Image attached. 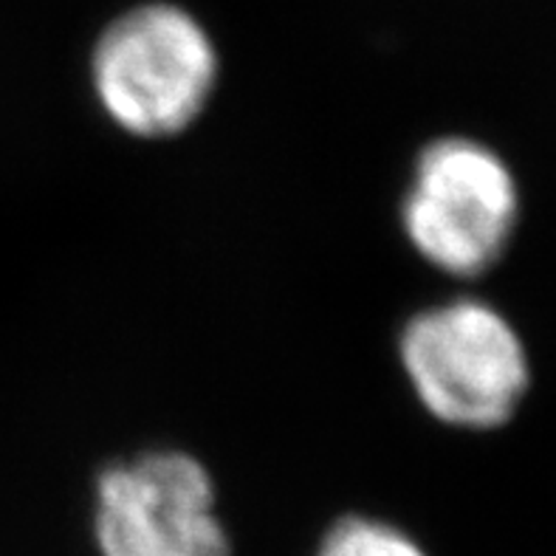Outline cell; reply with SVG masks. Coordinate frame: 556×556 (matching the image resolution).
Segmentation results:
<instances>
[{"label": "cell", "mask_w": 556, "mask_h": 556, "mask_svg": "<svg viewBox=\"0 0 556 556\" xmlns=\"http://www.w3.org/2000/svg\"><path fill=\"white\" fill-rule=\"evenodd\" d=\"M399 359L421 407L455 430H501L531 388L520 331L475 296L413 314L399 337Z\"/></svg>", "instance_id": "obj_1"}, {"label": "cell", "mask_w": 556, "mask_h": 556, "mask_svg": "<svg viewBox=\"0 0 556 556\" xmlns=\"http://www.w3.org/2000/svg\"><path fill=\"white\" fill-rule=\"evenodd\" d=\"M218 51L206 28L173 3H144L99 35L91 83L99 108L136 139L190 130L218 85Z\"/></svg>", "instance_id": "obj_2"}, {"label": "cell", "mask_w": 556, "mask_h": 556, "mask_svg": "<svg viewBox=\"0 0 556 556\" xmlns=\"http://www.w3.org/2000/svg\"><path fill=\"white\" fill-rule=\"evenodd\" d=\"M520 212V184L497 150L469 136H441L413 164L402 229L424 263L475 280L503 261Z\"/></svg>", "instance_id": "obj_3"}, {"label": "cell", "mask_w": 556, "mask_h": 556, "mask_svg": "<svg viewBox=\"0 0 556 556\" xmlns=\"http://www.w3.org/2000/svg\"><path fill=\"white\" fill-rule=\"evenodd\" d=\"M215 483L181 450L141 452L105 466L93 492L102 556H232Z\"/></svg>", "instance_id": "obj_4"}, {"label": "cell", "mask_w": 556, "mask_h": 556, "mask_svg": "<svg viewBox=\"0 0 556 556\" xmlns=\"http://www.w3.org/2000/svg\"><path fill=\"white\" fill-rule=\"evenodd\" d=\"M317 556H430L416 536L388 520L365 515L339 517L325 531Z\"/></svg>", "instance_id": "obj_5"}]
</instances>
